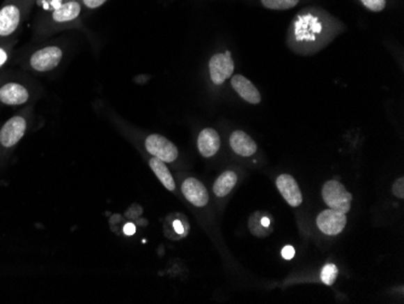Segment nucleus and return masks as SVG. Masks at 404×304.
<instances>
[{
    "instance_id": "4be33fe9",
    "label": "nucleus",
    "mask_w": 404,
    "mask_h": 304,
    "mask_svg": "<svg viewBox=\"0 0 404 304\" xmlns=\"http://www.w3.org/2000/svg\"><path fill=\"white\" fill-rule=\"evenodd\" d=\"M106 1L107 0H84V4L90 9H96V8H100L101 5L104 4Z\"/></svg>"
},
{
    "instance_id": "f257e3e1",
    "label": "nucleus",
    "mask_w": 404,
    "mask_h": 304,
    "mask_svg": "<svg viewBox=\"0 0 404 304\" xmlns=\"http://www.w3.org/2000/svg\"><path fill=\"white\" fill-rule=\"evenodd\" d=\"M28 121L24 116H15L10 118L0 129V162L6 154L14 149L27 132Z\"/></svg>"
},
{
    "instance_id": "7ed1b4c3",
    "label": "nucleus",
    "mask_w": 404,
    "mask_h": 304,
    "mask_svg": "<svg viewBox=\"0 0 404 304\" xmlns=\"http://www.w3.org/2000/svg\"><path fill=\"white\" fill-rule=\"evenodd\" d=\"M144 147L152 157L157 158L166 164H175L176 160L180 158V152L175 143L171 142L170 139L161 135L153 134L147 136L144 141Z\"/></svg>"
},
{
    "instance_id": "aec40b11",
    "label": "nucleus",
    "mask_w": 404,
    "mask_h": 304,
    "mask_svg": "<svg viewBox=\"0 0 404 304\" xmlns=\"http://www.w3.org/2000/svg\"><path fill=\"white\" fill-rule=\"evenodd\" d=\"M392 192L395 194L397 198L403 199L404 198V178H398L394 183V187H392Z\"/></svg>"
},
{
    "instance_id": "dca6fc26",
    "label": "nucleus",
    "mask_w": 404,
    "mask_h": 304,
    "mask_svg": "<svg viewBox=\"0 0 404 304\" xmlns=\"http://www.w3.org/2000/svg\"><path fill=\"white\" fill-rule=\"evenodd\" d=\"M79 15H80V5L77 1H69V3L61 5L59 9H56L52 17L56 22H69L77 19Z\"/></svg>"
},
{
    "instance_id": "f3484780",
    "label": "nucleus",
    "mask_w": 404,
    "mask_h": 304,
    "mask_svg": "<svg viewBox=\"0 0 404 304\" xmlns=\"http://www.w3.org/2000/svg\"><path fill=\"white\" fill-rule=\"evenodd\" d=\"M300 0H262L263 5L271 10H283L292 9L295 5L298 4Z\"/></svg>"
},
{
    "instance_id": "f03ea898",
    "label": "nucleus",
    "mask_w": 404,
    "mask_h": 304,
    "mask_svg": "<svg viewBox=\"0 0 404 304\" xmlns=\"http://www.w3.org/2000/svg\"><path fill=\"white\" fill-rule=\"evenodd\" d=\"M322 198L329 208L349 213L352 202V194L349 193L344 185L338 181H328L322 188Z\"/></svg>"
},
{
    "instance_id": "9d476101",
    "label": "nucleus",
    "mask_w": 404,
    "mask_h": 304,
    "mask_svg": "<svg viewBox=\"0 0 404 304\" xmlns=\"http://www.w3.org/2000/svg\"><path fill=\"white\" fill-rule=\"evenodd\" d=\"M198 149L203 158H212L221 149V137L216 130L207 128L202 130L198 137Z\"/></svg>"
},
{
    "instance_id": "6ab92c4d",
    "label": "nucleus",
    "mask_w": 404,
    "mask_h": 304,
    "mask_svg": "<svg viewBox=\"0 0 404 304\" xmlns=\"http://www.w3.org/2000/svg\"><path fill=\"white\" fill-rule=\"evenodd\" d=\"M363 5L374 13H379L385 9L386 0H361Z\"/></svg>"
},
{
    "instance_id": "f8f14e48",
    "label": "nucleus",
    "mask_w": 404,
    "mask_h": 304,
    "mask_svg": "<svg viewBox=\"0 0 404 304\" xmlns=\"http://www.w3.org/2000/svg\"><path fill=\"white\" fill-rule=\"evenodd\" d=\"M230 147L240 157H252L258 149L257 143L241 130H236L230 136Z\"/></svg>"
},
{
    "instance_id": "0eeeda50",
    "label": "nucleus",
    "mask_w": 404,
    "mask_h": 304,
    "mask_svg": "<svg viewBox=\"0 0 404 304\" xmlns=\"http://www.w3.org/2000/svg\"><path fill=\"white\" fill-rule=\"evenodd\" d=\"M346 226V216L343 212L328 208L317 216V227L322 233L327 235H338L344 231Z\"/></svg>"
},
{
    "instance_id": "5701e85b",
    "label": "nucleus",
    "mask_w": 404,
    "mask_h": 304,
    "mask_svg": "<svg viewBox=\"0 0 404 304\" xmlns=\"http://www.w3.org/2000/svg\"><path fill=\"white\" fill-rule=\"evenodd\" d=\"M8 60H9V54H8V51L3 49V47H0V68L6 63V61Z\"/></svg>"
},
{
    "instance_id": "4468645a",
    "label": "nucleus",
    "mask_w": 404,
    "mask_h": 304,
    "mask_svg": "<svg viewBox=\"0 0 404 304\" xmlns=\"http://www.w3.org/2000/svg\"><path fill=\"white\" fill-rule=\"evenodd\" d=\"M149 166L154 172V175L157 176L160 181L161 185L170 192H176L177 185H176L175 177L171 174L170 169L167 167L166 162L157 159V158L152 157L149 159Z\"/></svg>"
},
{
    "instance_id": "6e6552de",
    "label": "nucleus",
    "mask_w": 404,
    "mask_h": 304,
    "mask_svg": "<svg viewBox=\"0 0 404 304\" xmlns=\"http://www.w3.org/2000/svg\"><path fill=\"white\" fill-rule=\"evenodd\" d=\"M276 185L281 195L285 198L286 202L290 204V206L297 208L303 203V195L293 176L286 175V174L279 176L276 180Z\"/></svg>"
},
{
    "instance_id": "20e7f679",
    "label": "nucleus",
    "mask_w": 404,
    "mask_h": 304,
    "mask_svg": "<svg viewBox=\"0 0 404 304\" xmlns=\"http://www.w3.org/2000/svg\"><path fill=\"white\" fill-rule=\"evenodd\" d=\"M180 190L189 204L194 208H205L210 204V194L206 185L193 176L184 177L180 182Z\"/></svg>"
},
{
    "instance_id": "423d86ee",
    "label": "nucleus",
    "mask_w": 404,
    "mask_h": 304,
    "mask_svg": "<svg viewBox=\"0 0 404 304\" xmlns=\"http://www.w3.org/2000/svg\"><path fill=\"white\" fill-rule=\"evenodd\" d=\"M208 67L212 83L215 85H222L234 73V61L231 59L230 51L212 56Z\"/></svg>"
},
{
    "instance_id": "2eb2a0df",
    "label": "nucleus",
    "mask_w": 404,
    "mask_h": 304,
    "mask_svg": "<svg viewBox=\"0 0 404 304\" xmlns=\"http://www.w3.org/2000/svg\"><path fill=\"white\" fill-rule=\"evenodd\" d=\"M238 183V175L236 172L231 170H226L217 177L215 183L212 185L213 194L217 198H224L229 195L230 192L234 189L235 185Z\"/></svg>"
},
{
    "instance_id": "9b49d317",
    "label": "nucleus",
    "mask_w": 404,
    "mask_h": 304,
    "mask_svg": "<svg viewBox=\"0 0 404 304\" xmlns=\"http://www.w3.org/2000/svg\"><path fill=\"white\" fill-rule=\"evenodd\" d=\"M231 86L236 93H239L241 98L251 105H258L262 101V96L258 91V89L253 85L252 82H249L247 78L242 75H234L231 79Z\"/></svg>"
},
{
    "instance_id": "b1692460",
    "label": "nucleus",
    "mask_w": 404,
    "mask_h": 304,
    "mask_svg": "<svg viewBox=\"0 0 404 304\" xmlns=\"http://www.w3.org/2000/svg\"><path fill=\"white\" fill-rule=\"evenodd\" d=\"M125 231H126V234H134V231H136V228L132 225H127Z\"/></svg>"
},
{
    "instance_id": "ddd939ff",
    "label": "nucleus",
    "mask_w": 404,
    "mask_h": 304,
    "mask_svg": "<svg viewBox=\"0 0 404 304\" xmlns=\"http://www.w3.org/2000/svg\"><path fill=\"white\" fill-rule=\"evenodd\" d=\"M21 20L20 10L15 5H8L0 10V37H9L17 29Z\"/></svg>"
},
{
    "instance_id": "39448f33",
    "label": "nucleus",
    "mask_w": 404,
    "mask_h": 304,
    "mask_svg": "<svg viewBox=\"0 0 404 304\" xmlns=\"http://www.w3.org/2000/svg\"><path fill=\"white\" fill-rule=\"evenodd\" d=\"M62 57H63V51L61 47H54V45L42 47L31 56L29 66L32 70L37 72H50L55 70L56 67H59Z\"/></svg>"
},
{
    "instance_id": "412c9836",
    "label": "nucleus",
    "mask_w": 404,
    "mask_h": 304,
    "mask_svg": "<svg viewBox=\"0 0 404 304\" xmlns=\"http://www.w3.org/2000/svg\"><path fill=\"white\" fill-rule=\"evenodd\" d=\"M281 254H282V257L285 258V259H292L294 257V254H295V250H294L293 246L287 245L281 251Z\"/></svg>"
},
{
    "instance_id": "a211bd4d",
    "label": "nucleus",
    "mask_w": 404,
    "mask_h": 304,
    "mask_svg": "<svg viewBox=\"0 0 404 304\" xmlns=\"http://www.w3.org/2000/svg\"><path fill=\"white\" fill-rule=\"evenodd\" d=\"M339 271L336 264L333 263H327L326 266L323 267L321 272V279L323 284L331 286L336 282V278H338Z\"/></svg>"
},
{
    "instance_id": "1a4fd4ad",
    "label": "nucleus",
    "mask_w": 404,
    "mask_h": 304,
    "mask_svg": "<svg viewBox=\"0 0 404 304\" xmlns=\"http://www.w3.org/2000/svg\"><path fill=\"white\" fill-rule=\"evenodd\" d=\"M29 100L27 89L19 83H8L0 88V102L6 106H21Z\"/></svg>"
}]
</instances>
